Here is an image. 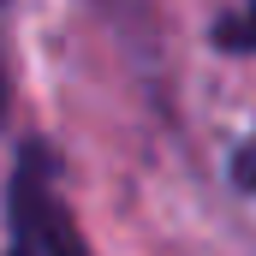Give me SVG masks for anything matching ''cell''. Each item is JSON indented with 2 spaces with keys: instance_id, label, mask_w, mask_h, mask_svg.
<instances>
[{
  "instance_id": "cell-1",
  "label": "cell",
  "mask_w": 256,
  "mask_h": 256,
  "mask_svg": "<svg viewBox=\"0 0 256 256\" xmlns=\"http://www.w3.org/2000/svg\"><path fill=\"white\" fill-rule=\"evenodd\" d=\"M6 256H90L42 143H24L6 179Z\"/></svg>"
},
{
  "instance_id": "cell-2",
  "label": "cell",
  "mask_w": 256,
  "mask_h": 256,
  "mask_svg": "<svg viewBox=\"0 0 256 256\" xmlns=\"http://www.w3.org/2000/svg\"><path fill=\"white\" fill-rule=\"evenodd\" d=\"M208 42H214L220 54H256V0L232 6V12H220L214 30H208Z\"/></svg>"
},
{
  "instance_id": "cell-3",
  "label": "cell",
  "mask_w": 256,
  "mask_h": 256,
  "mask_svg": "<svg viewBox=\"0 0 256 256\" xmlns=\"http://www.w3.org/2000/svg\"><path fill=\"white\" fill-rule=\"evenodd\" d=\"M232 185L256 196V137H250V143H238V155H232Z\"/></svg>"
}]
</instances>
